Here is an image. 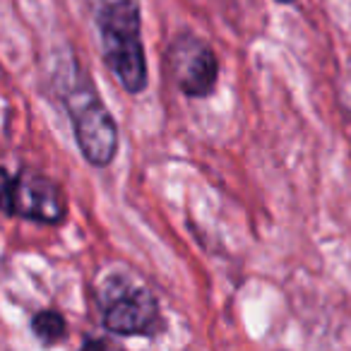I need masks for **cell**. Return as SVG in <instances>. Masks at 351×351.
<instances>
[{"label":"cell","mask_w":351,"mask_h":351,"mask_svg":"<svg viewBox=\"0 0 351 351\" xmlns=\"http://www.w3.org/2000/svg\"><path fill=\"white\" fill-rule=\"evenodd\" d=\"M97 32L108 73L128 94H142L149 84L142 41L140 0H99Z\"/></svg>","instance_id":"6da1fadb"},{"label":"cell","mask_w":351,"mask_h":351,"mask_svg":"<svg viewBox=\"0 0 351 351\" xmlns=\"http://www.w3.org/2000/svg\"><path fill=\"white\" fill-rule=\"evenodd\" d=\"M60 99L84 159L97 169L111 166L118 154V123L101 101L80 60L70 65V77L63 84Z\"/></svg>","instance_id":"7a4b0ae2"},{"label":"cell","mask_w":351,"mask_h":351,"mask_svg":"<svg viewBox=\"0 0 351 351\" xmlns=\"http://www.w3.org/2000/svg\"><path fill=\"white\" fill-rule=\"evenodd\" d=\"M101 322L118 337H156L164 330V315L156 296L130 274H108L97 291Z\"/></svg>","instance_id":"3957f363"},{"label":"cell","mask_w":351,"mask_h":351,"mask_svg":"<svg viewBox=\"0 0 351 351\" xmlns=\"http://www.w3.org/2000/svg\"><path fill=\"white\" fill-rule=\"evenodd\" d=\"M3 210L8 217L58 226L68 217V197L53 178L22 166L15 173H5Z\"/></svg>","instance_id":"277c9868"},{"label":"cell","mask_w":351,"mask_h":351,"mask_svg":"<svg viewBox=\"0 0 351 351\" xmlns=\"http://www.w3.org/2000/svg\"><path fill=\"white\" fill-rule=\"evenodd\" d=\"M166 68L173 84L191 99L212 97L219 80V60L202 36L183 32L169 44Z\"/></svg>","instance_id":"5b68a950"},{"label":"cell","mask_w":351,"mask_h":351,"mask_svg":"<svg viewBox=\"0 0 351 351\" xmlns=\"http://www.w3.org/2000/svg\"><path fill=\"white\" fill-rule=\"evenodd\" d=\"M32 335L36 337L44 349H53V346L63 344L68 339V320L60 311H53V308H44V311L34 313L29 322Z\"/></svg>","instance_id":"8992f818"},{"label":"cell","mask_w":351,"mask_h":351,"mask_svg":"<svg viewBox=\"0 0 351 351\" xmlns=\"http://www.w3.org/2000/svg\"><path fill=\"white\" fill-rule=\"evenodd\" d=\"M80 351H125L121 344L111 339V337H84Z\"/></svg>","instance_id":"52a82bcc"},{"label":"cell","mask_w":351,"mask_h":351,"mask_svg":"<svg viewBox=\"0 0 351 351\" xmlns=\"http://www.w3.org/2000/svg\"><path fill=\"white\" fill-rule=\"evenodd\" d=\"M277 3H284V5H289V3H296V0H277Z\"/></svg>","instance_id":"ba28073f"}]
</instances>
